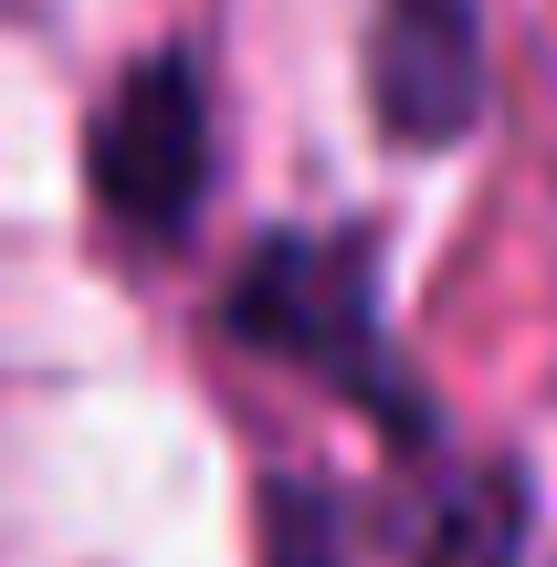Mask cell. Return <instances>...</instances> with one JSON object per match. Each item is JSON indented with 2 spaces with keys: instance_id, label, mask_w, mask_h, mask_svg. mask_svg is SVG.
I'll use <instances>...</instances> for the list:
<instances>
[{
  "instance_id": "obj_1",
  "label": "cell",
  "mask_w": 557,
  "mask_h": 567,
  "mask_svg": "<svg viewBox=\"0 0 557 567\" xmlns=\"http://www.w3.org/2000/svg\"><path fill=\"white\" fill-rule=\"evenodd\" d=\"M221 326L243 347H264V358L369 400L400 442H421V389L390 368L379 284H369V243L358 231H274V243H252V264L221 295Z\"/></svg>"
},
{
  "instance_id": "obj_2",
  "label": "cell",
  "mask_w": 557,
  "mask_h": 567,
  "mask_svg": "<svg viewBox=\"0 0 557 567\" xmlns=\"http://www.w3.org/2000/svg\"><path fill=\"white\" fill-rule=\"evenodd\" d=\"M84 179H95L105 221L126 243H179L200 221L210 189V95L189 53H147L126 63V84L105 95L95 137H84Z\"/></svg>"
},
{
  "instance_id": "obj_3",
  "label": "cell",
  "mask_w": 557,
  "mask_h": 567,
  "mask_svg": "<svg viewBox=\"0 0 557 567\" xmlns=\"http://www.w3.org/2000/svg\"><path fill=\"white\" fill-rule=\"evenodd\" d=\"M369 105L400 147H453L484 116V21H474V0H379Z\"/></svg>"
},
{
  "instance_id": "obj_4",
  "label": "cell",
  "mask_w": 557,
  "mask_h": 567,
  "mask_svg": "<svg viewBox=\"0 0 557 567\" xmlns=\"http://www.w3.org/2000/svg\"><path fill=\"white\" fill-rule=\"evenodd\" d=\"M400 567H516L526 557V473L516 463H453L432 484H411V505L390 515Z\"/></svg>"
}]
</instances>
